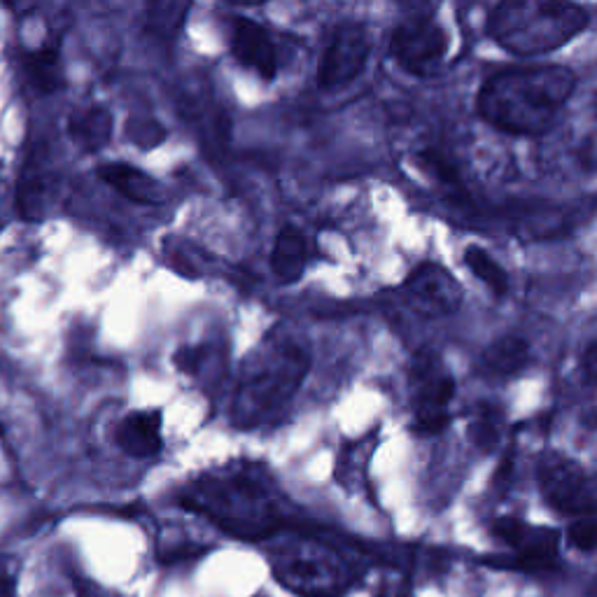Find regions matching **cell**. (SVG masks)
<instances>
[{
    "mask_svg": "<svg viewBox=\"0 0 597 597\" xmlns=\"http://www.w3.org/2000/svg\"><path fill=\"white\" fill-rule=\"evenodd\" d=\"M577 77L558 63L511 66L490 75L476 96L483 122L511 136H549L574 98Z\"/></svg>",
    "mask_w": 597,
    "mask_h": 597,
    "instance_id": "obj_1",
    "label": "cell"
},
{
    "mask_svg": "<svg viewBox=\"0 0 597 597\" xmlns=\"http://www.w3.org/2000/svg\"><path fill=\"white\" fill-rule=\"evenodd\" d=\"M311 369V355L297 336L269 334L245 357L231 399V423L255 430L283 413Z\"/></svg>",
    "mask_w": 597,
    "mask_h": 597,
    "instance_id": "obj_2",
    "label": "cell"
},
{
    "mask_svg": "<svg viewBox=\"0 0 597 597\" xmlns=\"http://www.w3.org/2000/svg\"><path fill=\"white\" fill-rule=\"evenodd\" d=\"M180 502L208 518L215 528L245 542L271 537L283 523L271 488L250 469L203 474L182 493Z\"/></svg>",
    "mask_w": 597,
    "mask_h": 597,
    "instance_id": "obj_3",
    "label": "cell"
},
{
    "mask_svg": "<svg viewBox=\"0 0 597 597\" xmlns=\"http://www.w3.org/2000/svg\"><path fill=\"white\" fill-rule=\"evenodd\" d=\"M584 7L558 0H509L488 14V35L497 47L518 56L556 52L586 31Z\"/></svg>",
    "mask_w": 597,
    "mask_h": 597,
    "instance_id": "obj_4",
    "label": "cell"
},
{
    "mask_svg": "<svg viewBox=\"0 0 597 597\" xmlns=\"http://www.w3.org/2000/svg\"><path fill=\"white\" fill-rule=\"evenodd\" d=\"M276 579L299 597H339L348 591L350 567L318 539H290L271 556Z\"/></svg>",
    "mask_w": 597,
    "mask_h": 597,
    "instance_id": "obj_5",
    "label": "cell"
},
{
    "mask_svg": "<svg viewBox=\"0 0 597 597\" xmlns=\"http://www.w3.org/2000/svg\"><path fill=\"white\" fill-rule=\"evenodd\" d=\"M551 166L574 173H597V91L572 98L546 145Z\"/></svg>",
    "mask_w": 597,
    "mask_h": 597,
    "instance_id": "obj_6",
    "label": "cell"
},
{
    "mask_svg": "<svg viewBox=\"0 0 597 597\" xmlns=\"http://www.w3.org/2000/svg\"><path fill=\"white\" fill-rule=\"evenodd\" d=\"M413 430L439 434L451 423L455 378L451 369L434 353H420L409 369Z\"/></svg>",
    "mask_w": 597,
    "mask_h": 597,
    "instance_id": "obj_7",
    "label": "cell"
},
{
    "mask_svg": "<svg viewBox=\"0 0 597 597\" xmlns=\"http://www.w3.org/2000/svg\"><path fill=\"white\" fill-rule=\"evenodd\" d=\"M448 49H451V38L446 28L427 14L399 21L390 38L392 59L404 73L416 77L439 73V68L446 63Z\"/></svg>",
    "mask_w": 597,
    "mask_h": 597,
    "instance_id": "obj_8",
    "label": "cell"
},
{
    "mask_svg": "<svg viewBox=\"0 0 597 597\" xmlns=\"http://www.w3.org/2000/svg\"><path fill=\"white\" fill-rule=\"evenodd\" d=\"M539 488L560 514L577 518H595L597 514V476L567 455H544L539 462Z\"/></svg>",
    "mask_w": 597,
    "mask_h": 597,
    "instance_id": "obj_9",
    "label": "cell"
},
{
    "mask_svg": "<svg viewBox=\"0 0 597 597\" xmlns=\"http://www.w3.org/2000/svg\"><path fill=\"white\" fill-rule=\"evenodd\" d=\"M371 54V35L360 21H343L329 35L318 63L320 89H341L362 75Z\"/></svg>",
    "mask_w": 597,
    "mask_h": 597,
    "instance_id": "obj_10",
    "label": "cell"
},
{
    "mask_svg": "<svg viewBox=\"0 0 597 597\" xmlns=\"http://www.w3.org/2000/svg\"><path fill=\"white\" fill-rule=\"evenodd\" d=\"M495 537L514 551V567L523 572H546L558 563L560 535L551 528L504 516L493 525Z\"/></svg>",
    "mask_w": 597,
    "mask_h": 597,
    "instance_id": "obj_11",
    "label": "cell"
},
{
    "mask_svg": "<svg viewBox=\"0 0 597 597\" xmlns=\"http://www.w3.org/2000/svg\"><path fill=\"white\" fill-rule=\"evenodd\" d=\"M406 301L411 311L430 320L451 318L462 306V287L444 266L427 262L406 278Z\"/></svg>",
    "mask_w": 597,
    "mask_h": 597,
    "instance_id": "obj_12",
    "label": "cell"
},
{
    "mask_svg": "<svg viewBox=\"0 0 597 597\" xmlns=\"http://www.w3.org/2000/svg\"><path fill=\"white\" fill-rule=\"evenodd\" d=\"M231 54L243 68L255 70L264 80H273L278 73V52L271 33L257 21L236 17L231 26Z\"/></svg>",
    "mask_w": 597,
    "mask_h": 597,
    "instance_id": "obj_13",
    "label": "cell"
},
{
    "mask_svg": "<svg viewBox=\"0 0 597 597\" xmlns=\"http://www.w3.org/2000/svg\"><path fill=\"white\" fill-rule=\"evenodd\" d=\"M117 446L126 455L136 460L157 458L164 448V437H161V413L159 411H133L122 418L115 432Z\"/></svg>",
    "mask_w": 597,
    "mask_h": 597,
    "instance_id": "obj_14",
    "label": "cell"
},
{
    "mask_svg": "<svg viewBox=\"0 0 597 597\" xmlns=\"http://www.w3.org/2000/svg\"><path fill=\"white\" fill-rule=\"evenodd\" d=\"M532 360H535V353H532L530 341L518 334H509L500 336L483 350L481 369L483 374L493 378H514L523 374Z\"/></svg>",
    "mask_w": 597,
    "mask_h": 597,
    "instance_id": "obj_15",
    "label": "cell"
},
{
    "mask_svg": "<svg viewBox=\"0 0 597 597\" xmlns=\"http://www.w3.org/2000/svg\"><path fill=\"white\" fill-rule=\"evenodd\" d=\"M308 238L292 224L278 231L271 250V271L280 283H297L308 264Z\"/></svg>",
    "mask_w": 597,
    "mask_h": 597,
    "instance_id": "obj_16",
    "label": "cell"
},
{
    "mask_svg": "<svg viewBox=\"0 0 597 597\" xmlns=\"http://www.w3.org/2000/svg\"><path fill=\"white\" fill-rule=\"evenodd\" d=\"M112 126L115 122H112L110 110L101 105H89L68 117V136L84 152H98L110 143Z\"/></svg>",
    "mask_w": 597,
    "mask_h": 597,
    "instance_id": "obj_17",
    "label": "cell"
},
{
    "mask_svg": "<svg viewBox=\"0 0 597 597\" xmlns=\"http://www.w3.org/2000/svg\"><path fill=\"white\" fill-rule=\"evenodd\" d=\"M98 175H101V180L108 182L115 192L126 196V199L136 203L157 201V182L136 166L122 164V161H110V164H103L98 168Z\"/></svg>",
    "mask_w": 597,
    "mask_h": 597,
    "instance_id": "obj_18",
    "label": "cell"
},
{
    "mask_svg": "<svg viewBox=\"0 0 597 597\" xmlns=\"http://www.w3.org/2000/svg\"><path fill=\"white\" fill-rule=\"evenodd\" d=\"M24 73L28 84L40 94H52L63 87V68L59 47L40 45L24 54Z\"/></svg>",
    "mask_w": 597,
    "mask_h": 597,
    "instance_id": "obj_19",
    "label": "cell"
},
{
    "mask_svg": "<svg viewBox=\"0 0 597 597\" xmlns=\"http://www.w3.org/2000/svg\"><path fill=\"white\" fill-rule=\"evenodd\" d=\"M465 266L472 271V276L483 283L495 297H504L509 292V273L504 271V266L490 255L481 245H467L462 252Z\"/></svg>",
    "mask_w": 597,
    "mask_h": 597,
    "instance_id": "obj_20",
    "label": "cell"
},
{
    "mask_svg": "<svg viewBox=\"0 0 597 597\" xmlns=\"http://www.w3.org/2000/svg\"><path fill=\"white\" fill-rule=\"evenodd\" d=\"M504 430V418L502 411L497 406L481 404L479 409L472 411V420H469V439L474 441L481 451H493V448L500 444Z\"/></svg>",
    "mask_w": 597,
    "mask_h": 597,
    "instance_id": "obj_21",
    "label": "cell"
},
{
    "mask_svg": "<svg viewBox=\"0 0 597 597\" xmlns=\"http://www.w3.org/2000/svg\"><path fill=\"white\" fill-rule=\"evenodd\" d=\"M413 166L425 175L427 180L439 182V185H458L460 173L458 166L453 164V159L448 157L439 147H423V150L413 154Z\"/></svg>",
    "mask_w": 597,
    "mask_h": 597,
    "instance_id": "obj_22",
    "label": "cell"
},
{
    "mask_svg": "<svg viewBox=\"0 0 597 597\" xmlns=\"http://www.w3.org/2000/svg\"><path fill=\"white\" fill-rule=\"evenodd\" d=\"M567 542L574 549L591 553L597 549V518H577L567 528Z\"/></svg>",
    "mask_w": 597,
    "mask_h": 597,
    "instance_id": "obj_23",
    "label": "cell"
},
{
    "mask_svg": "<svg viewBox=\"0 0 597 597\" xmlns=\"http://www.w3.org/2000/svg\"><path fill=\"white\" fill-rule=\"evenodd\" d=\"M189 10V5H173V3H159L152 7V24L161 35H173L182 26V14Z\"/></svg>",
    "mask_w": 597,
    "mask_h": 597,
    "instance_id": "obj_24",
    "label": "cell"
},
{
    "mask_svg": "<svg viewBox=\"0 0 597 597\" xmlns=\"http://www.w3.org/2000/svg\"><path fill=\"white\" fill-rule=\"evenodd\" d=\"M579 381L586 388H597V341L591 343L579 357Z\"/></svg>",
    "mask_w": 597,
    "mask_h": 597,
    "instance_id": "obj_25",
    "label": "cell"
},
{
    "mask_svg": "<svg viewBox=\"0 0 597 597\" xmlns=\"http://www.w3.org/2000/svg\"><path fill=\"white\" fill-rule=\"evenodd\" d=\"M201 360H203V350L199 346L182 348L175 353V364H178L180 371H187V374H196L201 367Z\"/></svg>",
    "mask_w": 597,
    "mask_h": 597,
    "instance_id": "obj_26",
    "label": "cell"
},
{
    "mask_svg": "<svg viewBox=\"0 0 597 597\" xmlns=\"http://www.w3.org/2000/svg\"><path fill=\"white\" fill-rule=\"evenodd\" d=\"M595 418H597V413H595Z\"/></svg>",
    "mask_w": 597,
    "mask_h": 597,
    "instance_id": "obj_27",
    "label": "cell"
}]
</instances>
